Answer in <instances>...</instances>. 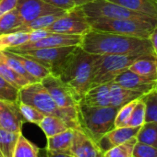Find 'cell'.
Instances as JSON below:
<instances>
[{"mask_svg": "<svg viewBox=\"0 0 157 157\" xmlns=\"http://www.w3.org/2000/svg\"><path fill=\"white\" fill-rule=\"evenodd\" d=\"M80 47L92 54L155 56L148 39L91 30L82 36Z\"/></svg>", "mask_w": 157, "mask_h": 157, "instance_id": "cell-1", "label": "cell"}, {"mask_svg": "<svg viewBox=\"0 0 157 157\" xmlns=\"http://www.w3.org/2000/svg\"><path fill=\"white\" fill-rule=\"evenodd\" d=\"M19 102L31 106L44 115L62 119L70 129L81 130L78 109H60L41 82L29 84L20 88L19 91Z\"/></svg>", "mask_w": 157, "mask_h": 157, "instance_id": "cell-2", "label": "cell"}, {"mask_svg": "<svg viewBox=\"0 0 157 157\" xmlns=\"http://www.w3.org/2000/svg\"><path fill=\"white\" fill-rule=\"evenodd\" d=\"M96 56V54L83 51L79 46L58 75V78L75 91L81 99L92 86Z\"/></svg>", "mask_w": 157, "mask_h": 157, "instance_id": "cell-3", "label": "cell"}, {"mask_svg": "<svg viewBox=\"0 0 157 157\" xmlns=\"http://www.w3.org/2000/svg\"><path fill=\"white\" fill-rule=\"evenodd\" d=\"M119 109L114 107H89L79 105V123L81 131L98 143L100 139L115 128V120Z\"/></svg>", "mask_w": 157, "mask_h": 157, "instance_id": "cell-4", "label": "cell"}, {"mask_svg": "<svg viewBox=\"0 0 157 157\" xmlns=\"http://www.w3.org/2000/svg\"><path fill=\"white\" fill-rule=\"evenodd\" d=\"M91 28L94 30L114 34L149 39V36L157 26V20L140 19H111L105 17H88Z\"/></svg>", "mask_w": 157, "mask_h": 157, "instance_id": "cell-5", "label": "cell"}, {"mask_svg": "<svg viewBox=\"0 0 157 157\" xmlns=\"http://www.w3.org/2000/svg\"><path fill=\"white\" fill-rule=\"evenodd\" d=\"M142 56L146 55H97L93 66L92 86L112 83L119 74L129 69L133 62Z\"/></svg>", "mask_w": 157, "mask_h": 157, "instance_id": "cell-6", "label": "cell"}, {"mask_svg": "<svg viewBox=\"0 0 157 157\" xmlns=\"http://www.w3.org/2000/svg\"><path fill=\"white\" fill-rule=\"evenodd\" d=\"M79 46H65V47H56V48H46L32 51L20 52L27 57H30L45 68H47L51 75L58 77L66 63H68L70 56L76 51Z\"/></svg>", "mask_w": 157, "mask_h": 157, "instance_id": "cell-7", "label": "cell"}, {"mask_svg": "<svg viewBox=\"0 0 157 157\" xmlns=\"http://www.w3.org/2000/svg\"><path fill=\"white\" fill-rule=\"evenodd\" d=\"M87 17H105L111 19H140L157 20L146 15L130 10L107 0H96L81 6Z\"/></svg>", "mask_w": 157, "mask_h": 157, "instance_id": "cell-8", "label": "cell"}, {"mask_svg": "<svg viewBox=\"0 0 157 157\" xmlns=\"http://www.w3.org/2000/svg\"><path fill=\"white\" fill-rule=\"evenodd\" d=\"M91 25L81 6H75L66 11L45 30L64 35L84 36L91 30Z\"/></svg>", "mask_w": 157, "mask_h": 157, "instance_id": "cell-9", "label": "cell"}, {"mask_svg": "<svg viewBox=\"0 0 157 157\" xmlns=\"http://www.w3.org/2000/svg\"><path fill=\"white\" fill-rule=\"evenodd\" d=\"M41 83L60 109H69L79 108L81 98L58 77L49 75Z\"/></svg>", "mask_w": 157, "mask_h": 157, "instance_id": "cell-10", "label": "cell"}, {"mask_svg": "<svg viewBox=\"0 0 157 157\" xmlns=\"http://www.w3.org/2000/svg\"><path fill=\"white\" fill-rule=\"evenodd\" d=\"M82 36L78 35H64L50 33L46 37L38 40L36 41L26 42L17 48L6 50L12 52H20L26 51L46 49V48H56V47H65V46H80L81 43Z\"/></svg>", "mask_w": 157, "mask_h": 157, "instance_id": "cell-11", "label": "cell"}, {"mask_svg": "<svg viewBox=\"0 0 157 157\" xmlns=\"http://www.w3.org/2000/svg\"><path fill=\"white\" fill-rule=\"evenodd\" d=\"M16 9L18 10L23 24L31 22L43 16L63 14L66 12L46 4L43 0H18Z\"/></svg>", "mask_w": 157, "mask_h": 157, "instance_id": "cell-12", "label": "cell"}, {"mask_svg": "<svg viewBox=\"0 0 157 157\" xmlns=\"http://www.w3.org/2000/svg\"><path fill=\"white\" fill-rule=\"evenodd\" d=\"M24 122L19 102L0 100V128L11 132L19 133Z\"/></svg>", "mask_w": 157, "mask_h": 157, "instance_id": "cell-13", "label": "cell"}, {"mask_svg": "<svg viewBox=\"0 0 157 157\" xmlns=\"http://www.w3.org/2000/svg\"><path fill=\"white\" fill-rule=\"evenodd\" d=\"M113 82L120 86L139 92L144 96L157 89V80L144 78L129 69L119 74Z\"/></svg>", "mask_w": 157, "mask_h": 157, "instance_id": "cell-14", "label": "cell"}, {"mask_svg": "<svg viewBox=\"0 0 157 157\" xmlns=\"http://www.w3.org/2000/svg\"><path fill=\"white\" fill-rule=\"evenodd\" d=\"M70 155L72 157H104V152L97 143L87 136L82 131L75 130Z\"/></svg>", "mask_w": 157, "mask_h": 157, "instance_id": "cell-15", "label": "cell"}, {"mask_svg": "<svg viewBox=\"0 0 157 157\" xmlns=\"http://www.w3.org/2000/svg\"><path fill=\"white\" fill-rule=\"evenodd\" d=\"M141 128V127H140ZM140 128H132V127H118L114 128L109 132H107L105 136H103L100 141L97 143L101 150L105 153L107 150L111 149L114 146L119 145L128 142L129 140L136 137Z\"/></svg>", "mask_w": 157, "mask_h": 157, "instance_id": "cell-16", "label": "cell"}, {"mask_svg": "<svg viewBox=\"0 0 157 157\" xmlns=\"http://www.w3.org/2000/svg\"><path fill=\"white\" fill-rule=\"evenodd\" d=\"M80 104L89 107H109L110 83L90 87V89L81 98Z\"/></svg>", "mask_w": 157, "mask_h": 157, "instance_id": "cell-17", "label": "cell"}, {"mask_svg": "<svg viewBox=\"0 0 157 157\" xmlns=\"http://www.w3.org/2000/svg\"><path fill=\"white\" fill-rule=\"evenodd\" d=\"M144 95L120 86L119 85L112 82L110 83V106L120 109L124 105L142 98Z\"/></svg>", "mask_w": 157, "mask_h": 157, "instance_id": "cell-18", "label": "cell"}, {"mask_svg": "<svg viewBox=\"0 0 157 157\" xmlns=\"http://www.w3.org/2000/svg\"><path fill=\"white\" fill-rule=\"evenodd\" d=\"M129 70L150 80H157V58L155 56H142L130 66Z\"/></svg>", "mask_w": 157, "mask_h": 157, "instance_id": "cell-19", "label": "cell"}, {"mask_svg": "<svg viewBox=\"0 0 157 157\" xmlns=\"http://www.w3.org/2000/svg\"><path fill=\"white\" fill-rule=\"evenodd\" d=\"M74 133V129H68L59 134L47 138V145L45 148L52 152L70 155Z\"/></svg>", "mask_w": 157, "mask_h": 157, "instance_id": "cell-20", "label": "cell"}, {"mask_svg": "<svg viewBox=\"0 0 157 157\" xmlns=\"http://www.w3.org/2000/svg\"><path fill=\"white\" fill-rule=\"evenodd\" d=\"M130 10L157 19V2L155 0H107Z\"/></svg>", "mask_w": 157, "mask_h": 157, "instance_id": "cell-21", "label": "cell"}, {"mask_svg": "<svg viewBox=\"0 0 157 157\" xmlns=\"http://www.w3.org/2000/svg\"><path fill=\"white\" fill-rule=\"evenodd\" d=\"M12 54L22 64V66L27 71V73L31 75L33 78H35L37 82H41L43 78L51 75L50 71L47 68H45L43 65H42L35 60L18 52H12Z\"/></svg>", "mask_w": 157, "mask_h": 157, "instance_id": "cell-22", "label": "cell"}, {"mask_svg": "<svg viewBox=\"0 0 157 157\" xmlns=\"http://www.w3.org/2000/svg\"><path fill=\"white\" fill-rule=\"evenodd\" d=\"M38 126L47 138L53 137L65 132L68 129H70L68 123L62 119L49 115H45L41 122L38 124Z\"/></svg>", "mask_w": 157, "mask_h": 157, "instance_id": "cell-23", "label": "cell"}, {"mask_svg": "<svg viewBox=\"0 0 157 157\" xmlns=\"http://www.w3.org/2000/svg\"><path fill=\"white\" fill-rule=\"evenodd\" d=\"M63 14H51L37 17L31 22L21 24L20 26L15 28L11 32H32L37 30H45Z\"/></svg>", "mask_w": 157, "mask_h": 157, "instance_id": "cell-24", "label": "cell"}, {"mask_svg": "<svg viewBox=\"0 0 157 157\" xmlns=\"http://www.w3.org/2000/svg\"><path fill=\"white\" fill-rule=\"evenodd\" d=\"M31 32H10L0 35V52L17 48L31 40Z\"/></svg>", "mask_w": 157, "mask_h": 157, "instance_id": "cell-25", "label": "cell"}, {"mask_svg": "<svg viewBox=\"0 0 157 157\" xmlns=\"http://www.w3.org/2000/svg\"><path fill=\"white\" fill-rule=\"evenodd\" d=\"M21 132H11L0 128V155L13 157L18 138Z\"/></svg>", "mask_w": 157, "mask_h": 157, "instance_id": "cell-26", "label": "cell"}, {"mask_svg": "<svg viewBox=\"0 0 157 157\" xmlns=\"http://www.w3.org/2000/svg\"><path fill=\"white\" fill-rule=\"evenodd\" d=\"M39 151L40 149L21 132L18 138L13 157H39Z\"/></svg>", "mask_w": 157, "mask_h": 157, "instance_id": "cell-27", "label": "cell"}, {"mask_svg": "<svg viewBox=\"0 0 157 157\" xmlns=\"http://www.w3.org/2000/svg\"><path fill=\"white\" fill-rule=\"evenodd\" d=\"M137 141L157 149V123L145 122L136 135Z\"/></svg>", "mask_w": 157, "mask_h": 157, "instance_id": "cell-28", "label": "cell"}, {"mask_svg": "<svg viewBox=\"0 0 157 157\" xmlns=\"http://www.w3.org/2000/svg\"><path fill=\"white\" fill-rule=\"evenodd\" d=\"M0 75L19 90L30 84L28 80H26L20 75H19L17 72H15L2 61H0Z\"/></svg>", "mask_w": 157, "mask_h": 157, "instance_id": "cell-29", "label": "cell"}, {"mask_svg": "<svg viewBox=\"0 0 157 157\" xmlns=\"http://www.w3.org/2000/svg\"><path fill=\"white\" fill-rule=\"evenodd\" d=\"M22 20L19 15L18 10L15 8L0 17V35L10 33L15 28L20 26Z\"/></svg>", "mask_w": 157, "mask_h": 157, "instance_id": "cell-30", "label": "cell"}, {"mask_svg": "<svg viewBox=\"0 0 157 157\" xmlns=\"http://www.w3.org/2000/svg\"><path fill=\"white\" fill-rule=\"evenodd\" d=\"M137 142V138L133 137L128 142L114 146L105 152L104 157H133V149Z\"/></svg>", "mask_w": 157, "mask_h": 157, "instance_id": "cell-31", "label": "cell"}, {"mask_svg": "<svg viewBox=\"0 0 157 157\" xmlns=\"http://www.w3.org/2000/svg\"><path fill=\"white\" fill-rule=\"evenodd\" d=\"M143 98L137 100L136 105L134 106V109L127 122V127L140 128L145 123V103Z\"/></svg>", "mask_w": 157, "mask_h": 157, "instance_id": "cell-32", "label": "cell"}, {"mask_svg": "<svg viewBox=\"0 0 157 157\" xmlns=\"http://www.w3.org/2000/svg\"><path fill=\"white\" fill-rule=\"evenodd\" d=\"M145 103V122L157 123V93L151 92L143 98Z\"/></svg>", "mask_w": 157, "mask_h": 157, "instance_id": "cell-33", "label": "cell"}, {"mask_svg": "<svg viewBox=\"0 0 157 157\" xmlns=\"http://www.w3.org/2000/svg\"><path fill=\"white\" fill-rule=\"evenodd\" d=\"M19 89L6 81L0 75V100L7 102H19Z\"/></svg>", "mask_w": 157, "mask_h": 157, "instance_id": "cell-34", "label": "cell"}, {"mask_svg": "<svg viewBox=\"0 0 157 157\" xmlns=\"http://www.w3.org/2000/svg\"><path fill=\"white\" fill-rule=\"evenodd\" d=\"M19 109H20V111L24 118L25 122H30V123L38 125L41 122V121L43 119V117L45 116L35 108L23 104V103H19Z\"/></svg>", "mask_w": 157, "mask_h": 157, "instance_id": "cell-35", "label": "cell"}, {"mask_svg": "<svg viewBox=\"0 0 157 157\" xmlns=\"http://www.w3.org/2000/svg\"><path fill=\"white\" fill-rule=\"evenodd\" d=\"M140 99V98H139ZM138 99L133 100L126 105H124L123 107H121L116 116V120H115V128H118V127H125L127 126V122L130 117V114L134 109V106L136 105Z\"/></svg>", "mask_w": 157, "mask_h": 157, "instance_id": "cell-36", "label": "cell"}, {"mask_svg": "<svg viewBox=\"0 0 157 157\" xmlns=\"http://www.w3.org/2000/svg\"><path fill=\"white\" fill-rule=\"evenodd\" d=\"M133 157H157V149L137 142L133 149Z\"/></svg>", "mask_w": 157, "mask_h": 157, "instance_id": "cell-37", "label": "cell"}, {"mask_svg": "<svg viewBox=\"0 0 157 157\" xmlns=\"http://www.w3.org/2000/svg\"><path fill=\"white\" fill-rule=\"evenodd\" d=\"M43 1L63 11H68L72 9L73 7L77 6L74 0H43Z\"/></svg>", "mask_w": 157, "mask_h": 157, "instance_id": "cell-38", "label": "cell"}, {"mask_svg": "<svg viewBox=\"0 0 157 157\" xmlns=\"http://www.w3.org/2000/svg\"><path fill=\"white\" fill-rule=\"evenodd\" d=\"M18 0H0V17L16 8Z\"/></svg>", "mask_w": 157, "mask_h": 157, "instance_id": "cell-39", "label": "cell"}, {"mask_svg": "<svg viewBox=\"0 0 157 157\" xmlns=\"http://www.w3.org/2000/svg\"><path fill=\"white\" fill-rule=\"evenodd\" d=\"M149 41L151 43L153 52L155 55V57L157 58V26H155L154 28V29L152 30L150 36H149Z\"/></svg>", "mask_w": 157, "mask_h": 157, "instance_id": "cell-40", "label": "cell"}, {"mask_svg": "<svg viewBox=\"0 0 157 157\" xmlns=\"http://www.w3.org/2000/svg\"><path fill=\"white\" fill-rule=\"evenodd\" d=\"M40 151L43 153V157H72L70 155H67V154H61V153H56V152H52L47 150L46 148L44 149H40Z\"/></svg>", "mask_w": 157, "mask_h": 157, "instance_id": "cell-41", "label": "cell"}, {"mask_svg": "<svg viewBox=\"0 0 157 157\" xmlns=\"http://www.w3.org/2000/svg\"><path fill=\"white\" fill-rule=\"evenodd\" d=\"M74 1H75V4L77 6H81L85 4H88V3H91V2H93L96 0H74Z\"/></svg>", "mask_w": 157, "mask_h": 157, "instance_id": "cell-42", "label": "cell"}, {"mask_svg": "<svg viewBox=\"0 0 157 157\" xmlns=\"http://www.w3.org/2000/svg\"><path fill=\"white\" fill-rule=\"evenodd\" d=\"M155 2H157V0H155Z\"/></svg>", "mask_w": 157, "mask_h": 157, "instance_id": "cell-43", "label": "cell"}, {"mask_svg": "<svg viewBox=\"0 0 157 157\" xmlns=\"http://www.w3.org/2000/svg\"><path fill=\"white\" fill-rule=\"evenodd\" d=\"M155 91H156V93H157V89H156V90H155Z\"/></svg>", "mask_w": 157, "mask_h": 157, "instance_id": "cell-44", "label": "cell"}, {"mask_svg": "<svg viewBox=\"0 0 157 157\" xmlns=\"http://www.w3.org/2000/svg\"><path fill=\"white\" fill-rule=\"evenodd\" d=\"M0 157H2V156H1V155H0Z\"/></svg>", "mask_w": 157, "mask_h": 157, "instance_id": "cell-45", "label": "cell"}]
</instances>
